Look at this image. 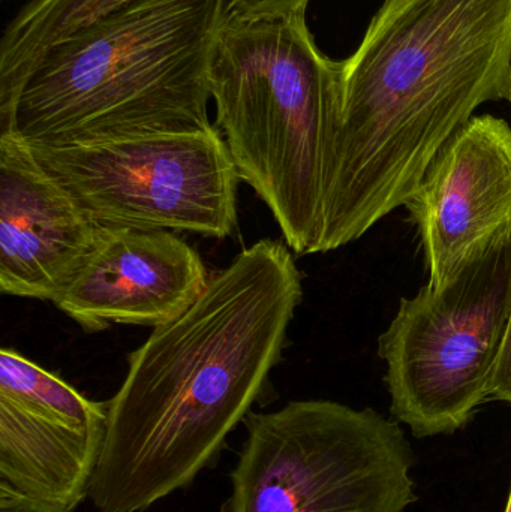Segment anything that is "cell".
Instances as JSON below:
<instances>
[{
    "mask_svg": "<svg viewBox=\"0 0 511 512\" xmlns=\"http://www.w3.org/2000/svg\"><path fill=\"white\" fill-rule=\"evenodd\" d=\"M288 246L258 240L153 328L108 400L90 487L99 512H144L212 466L263 396L303 297Z\"/></svg>",
    "mask_w": 511,
    "mask_h": 512,
    "instance_id": "1",
    "label": "cell"
},
{
    "mask_svg": "<svg viewBox=\"0 0 511 512\" xmlns=\"http://www.w3.org/2000/svg\"><path fill=\"white\" fill-rule=\"evenodd\" d=\"M341 63L320 254L407 206L477 108L507 98L511 0H386Z\"/></svg>",
    "mask_w": 511,
    "mask_h": 512,
    "instance_id": "2",
    "label": "cell"
},
{
    "mask_svg": "<svg viewBox=\"0 0 511 512\" xmlns=\"http://www.w3.org/2000/svg\"><path fill=\"white\" fill-rule=\"evenodd\" d=\"M228 0H134L48 51L11 132L69 144L207 128ZM6 134V132H5Z\"/></svg>",
    "mask_w": 511,
    "mask_h": 512,
    "instance_id": "3",
    "label": "cell"
},
{
    "mask_svg": "<svg viewBox=\"0 0 511 512\" xmlns=\"http://www.w3.org/2000/svg\"><path fill=\"white\" fill-rule=\"evenodd\" d=\"M210 92L240 180L264 201L294 254H320L342 63L318 48L306 11L264 18L228 12Z\"/></svg>",
    "mask_w": 511,
    "mask_h": 512,
    "instance_id": "4",
    "label": "cell"
},
{
    "mask_svg": "<svg viewBox=\"0 0 511 512\" xmlns=\"http://www.w3.org/2000/svg\"><path fill=\"white\" fill-rule=\"evenodd\" d=\"M222 512H407L414 457L398 421L333 400L249 412Z\"/></svg>",
    "mask_w": 511,
    "mask_h": 512,
    "instance_id": "5",
    "label": "cell"
},
{
    "mask_svg": "<svg viewBox=\"0 0 511 512\" xmlns=\"http://www.w3.org/2000/svg\"><path fill=\"white\" fill-rule=\"evenodd\" d=\"M511 304V246L401 301L380 337L390 409L417 438L462 429L491 399Z\"/></svg>",
    "mask_w": 511,
    "mask_h": 512,
    "instance_id": "6",
    "label": "cell"
},
{
    "mask_svg": "<svg viewBox=\"0 0 511 512\" xmlns=\"http://www.w3.org/2000/svg\"><path fill=\"white\" fill-rule=\"evenodd\" d=\"M102 227L225 239L240 177L218 126L69 144H30Z\"/></svg>",
    "mask_w": 511,
    "mask_h": 512,
    "instance_id": "7",
    "label": "cell"
},
{
    "mask_svg": "<svg viewBox=\"0 0 511 512\" xmlns=\"http://www.w3.org/2000/svg\"><path fill=\"white\" fill-rule=\"evenodd\" d=\"M107 421L108 402L14 349L0 351V484L74 511L89 498Z\"/></svg>",
    "mask_w": 511,
    "mask_h": 512,
    "instance_id": "8",
    "label": "cell"
},
{
    "mask_svg": "<svg viewBox=\"0 0 511 512\" xmlns=\"http://www.w3.org/2000/svg\"><path fill=\"white\" fill-rule=\"evenodd\" d=\"M428 267L440 289L465 268L511 246V126L474 116L426 171L407 203Z\"/></svg>",
    "mask_w": 511,
    "mask_h": 512,
    "instance_id": "9",
    "label": "cell"
},
{
    "mask_svg": "<svg viewBox=\"0 0 511 512\" xmlns=\"http://www.w3.org/2000/svg\"><path fill=\"white\" fill-rule=\"evenodd\" d=\"M105 227L38 161L17 132L0 134V292L54 301Z\"/></svg>",
    "mask_w": 511,
    "mask_h": 512,
    "instance_id": "10",
    "label": "cell"
},
{
    "mask_svg": "<svg viewBox=\"0 0 511 512\" xmlns=\"http://www.w3.org/2000/svg\"><path fill=\"white\" fill-rule=\"evenodd\" d=\"M209 279L201 256L173 231L105 227L54 304L89 333L117 324L155 328L185 312Z\"/></svg>",
    "mask_w": 511,
    "mask_h": 512,
    "instance_id": "11",
    "label": "cell"
},
{
    "mask_svg": "<svg viewBox=\"0 0 511 512\" xmlns=\"http://www.w3.org/2000/svg\"><path fill=\"white\" fill-rule=\"evenodd\" d=\"M134 0H30L0 41V134L11 132L27 81L48 51Z\"/></svg>",
    "mask_w": 511,
    "mask_h": 512,
    "instance_id": "12",
    "label": "cell"
},
{
    "mask_svg": "<svg viewBox=\"0 0 511 512\" xmlns=\"http://www.w3.org/2000/svg\"><path fill=\"white\" fill-rule=\"evenodd\" d=\"M309 0H228V12L243 18L284 17L306 11Z\"/></svg>",
    "mask_w": 511,
    "mask_h": 512,
    "instance_id": "13",
    "label": "cell"
},
{
    "mask_svg": "<svg viewBox=\"0 0 511 512\" xmlns=\"http://www.w3.org/2000/svg\"><path fill=\"white\" fill-rule=\"evenodd\" d=\"M491 399L501 400L511 405V304L503 348H501L494 381H492Z\"/></svg>",
    "mask_w": 511,
    "mask_h": 512,
    "instance_id": "14",
    "label": "cell"
},
{
    "mask_svg": "<svg viewBox=\"0 0 511 512\" xmlns=\"http://www.w3.org/2000/svg\"><path fill=\"white\" fill-rule=\"evenodd\" d=\"M0 512H74L30 498L12 487L0 484Z\"/></svg>",
    "mask_w": 511,
    "mask_h": 512,
    "instance_id": "15",
    "label": "cell"
},
{
    "mask_svg": "<svg viewBox=\"0 0 511 512\" xmlns=\"http://www.w3.org/2000/svg\"><path fill=\"white\" fill-rule=\"evenodd\" d=\"M506 101L511 102V77H510V84H509V92H507Z\"/></svg>",
    "mask_w": 511,
    "mask_h": 512,
    "instance_id": "16",
    "label": "cell"
},
{
    "mask_svg": "<svg viewBox=\"0 0 511 512\" xmlns=\"http://www.w3.org/2000/svg\"><path fill=\"white\" fill-rule=\"evenodd\" d=\"M506 512H511V490H510L509 502H507Z\"/></svg>",
    "mask_w": 511,
    "mask_h": 512,
    "instance_id": "17",
    "label": "cell"
}]
</instances>
